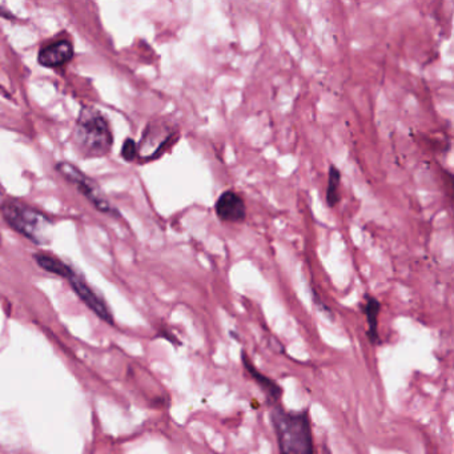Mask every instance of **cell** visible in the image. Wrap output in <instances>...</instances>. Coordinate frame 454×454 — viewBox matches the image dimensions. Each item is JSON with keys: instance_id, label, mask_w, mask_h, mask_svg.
<instances>
[{"instance_id": "obj_12", "label": "cell", "mask_w": 454, "mask_h": 454, "mask_svg": "<svg viewBox=\"0 0 454 454\" xmlns=\"http://www.w3.org/2000/svg\"><path fill=\"white\" fill-rule=\"evenodd\" d=\"M121 156L126 161H134L137 158V144L134 139H127L123 144Z\"/></svg>"}, {"instance_id": "obj_11", "label": "cell", "mask_w": 454, "mask_h": 454, "mask_svg": "<svg viewBox=\"0 0 454 454\" xmlns=\"http://www.w3.org/2000/svg\"><path fill=\"white\" fill-rule=\"evenodd\" d=\"M340 171L336 167L329 168L328 174V187H326V203L333 208L340 203Z\"/></svg>"}, {"instance_id": "obj_5", "label": "cell", "mask_w": 454, "mask_h": 454, "mask_svg": "<svg viewBox=\"0 0 454 454\" xmlns=\"http://www.w3.org/2000/svg\"><path fill=\"white\" fill-rule=\"evenodd\" d=\"M66 278L69 280V285L72 287L73 292L79 296V298L91 309L96 316L112 324V316H111V312L107 308L106 302L93 292V289L79 273L71 268Z\"/></svg>"}, {"instance_id": "obj_13", "label": "cell", "mask_w": 454, "mask_h": 454, "mask_svg": "<svg viewBox=\"0 0 454 454\" xmlns=\"http://www.w3.org/2000/svg\"><path fill=\"white\" fill-rule=\"evenodd\" d=\"M0 93H3V95H4V96H5V97H10V93H8V92L5 91V90H4V88H3V87H1V86H0Z\"/></svg>"}, {"instance_id": "obj_3", "label": "cell", "mask_w": 454, "mask_h": 454, "mask_svg": "<svg viewBox=\"0 0 454 454\" xmlns=\"http://www.w3.org/2000/svg\"><path fill=\"white\" fill-rule=\"evenodd\" d=\"M1 216L7 224L36 246H47L53 237V223L40 211L19 200L1 204Z\"/></svg>"}, {"instance_id": "obj_4", "label": "cell", "mask_w": 454, "mask_h": 454, "mask_svg": "<svg viewBox=\"0 0 454 454\" xmlns=\"http://www.w3.org/2000/svg\"><path fill=\"white\" fill-rule=\"evenodd\" d=\"M56 171L64 179H67L72 185H75L77 188V191L88 202H91V204H93L96 209H99L103 213H108V215L115 213L112 205L107 200V198L104 196L100 187L93 182L91 178L84 175L79 168H76L73 164L66 163V161H60V163L56 164Z\"/></svg>"}, {"instance_id": "obj_7", "label": "cell", "mask_w": 454, "mask_h": 454, "mask_svg": "<svg viewBox=\"0 0 454 454\" xmlns=\"http://www.w3.org/2000/svg\"><path fill=\"white\" fill-rule=\"evenodd\" d=\"M75 56L73 46L69 40H59L43 47L39 51L38 62L46 69H59L66 66Z\"/></svg>"}, {"instance_id": "obj_1", "label": "cell", "mask_w": 454, "mask_h": 454, "mask_svg": "<svg viewBox=\"0 0 454 454\" xmlns=\"http://www.w3.org/2000/svg\"><path fill=\"white\" fill-rule=\"evenodd\" d=\"M271 421L278 454H316L311 418L307 409L288 410L280 403L271 405Z\"/></svg>"}, {"instance_id": "obj_6", "label": "cell", "mask_w": 454, "mask_h": 454, "mask_svg": "<svg viewBox=\"0 0 454 454\" xmlns=\"http://www.w3.org/2000/svg\"><path fill=\"white\" fill-rule=\"evenodd\" d=\"M215 212L223 223H243L247 217V205L237 192L228 189L217 198Z\"/></svg>"}, {"instance_id": "obj_2", "label": "cell", "mask_w": 454, "mask_h": 454, "mask_svg": "<svg viewBox=\"0 0 454 454\" xmlns=\"http://www.w3.org/2000/svg\"><path fill=\"white\" fill-rule=\"evenodd\" d=\"M75 144L86 158H103L111 152L114 136L110 124L100 111L84 107L75 126Z\"/></svg>"}, {"instance_id": "obj_10", "label": "cell", "mask_w": 454, "mask_h": 454, "mask_svg": "<svg viewBox=\"0 0 454 454\" xmlns=\"http://www.w3.org/2000/svg\"><path fill=\"white\" fill-rule=\"evenodd\" d=\"M34 259H35V261L38 263V265L42 270H45L47 272L52 273V274L60 276L63 278H66V276L69 274V270H71V267L67 265L64 261H62L58 257L49 256V254L36 253V254H34Z\"/></svg>"}, {"instance_id": "obj_8", "label": "cell", "mask_w": 454, "mask_h": 454, "mask_svg": "<svg viewBox=\"0 0 454 454\" xmlns=\"http://www.w3.org/2000/svg\"><path fill=\"white\" fill-rule=\"evenodd\" d=\"M241 360H243V365H244L246 370L248 372V374L252 377V380L259 385V387L261 389V392L265 393L270 405L280 403V398L283 396V387L278 385L276 381L271 380L270 377H267L265 374H263L260 370H257L256 366L248 359L246 352H243Z\"/></svg>"}, {"instance_id": "obj_9", "label": "cell", "mask_w": 454, "mask_h": 454, "mask_svg": "<svg viewBox=\"0 0 454 454\" xmlns=\"http://www.w3.org/2000/svg\"><path fill=\"white\" fill-rule=\"evenodd\" d=\"M381 309V302L373 296H365V304L363 311L366 324H368V337L372 344H377L380 341L379 336V315Z\"/></svg>"}]
</instances>
